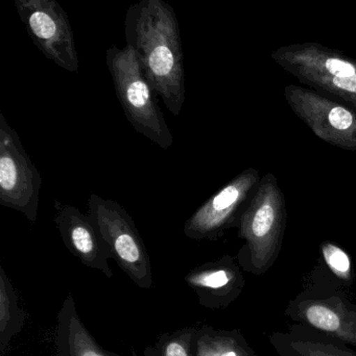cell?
<instances>
[{"instance_id":"1","label":"cell","mask_w":356,"mask_h":356,"mask_svg":"<svg viewBox=\"0 0 356 356\" xmlns=\"http://www.w3.org/2000/svg\"><path fill=\"white\" fill-rule=\"evenodd\" d=\"M125 37L144 75L167 110L179 116L185 102L184 54L179 21L164 0H139L125 13Z\"/></svg>"},{"instance_id":"2","label":"cell","mask_w":356,"mask_h":356,"mask_svg":"<svg viewBox=\"0 0 356 356\" xmlns=\"http://www.w3.org/2000/svg\"><path fill=\"white\" fill-rule=\"evenodd\" d=\"M288 223L286 198L273 173L261 177L238 224V238L245 244L236 261L242 271L267 273L279 257Z\"/></svg>"},{"instance_id":"3","label":"cell","mask_w":356,"mask_h":356,"mask_svg":"<svg viewBox=\"0 0 356 356\" xmlns=\"http://www.w3.org/2000/svg\"><path fill=\"white\" fill-rule=\"evenodd\" d=\"M272 60L303 86L356 108V58L315 42L281 46Z\"/></svg>"},{"instance_id":"4","label":"cell","mask_w":356,"mask_h":356,"mask_svg":"<svg viewBox=\"0 0 356 356\" xmlns=\"http://www.w3.org/2000/svg\"><path fill=\"white\" fill-rule=\"evenodd\" d=\"M106 63L117 98L134 129L163 149L171 147L173 135L133 48L111 46Z\"/></svg>"},{"instance_id":"5","label":"cell","mask_w":356,"mask_h":356,"mask_svg":"<svg viewBox=\"0 0 356 356\" xmlns=\"http://www.w3.org/2000/svg\"><path fill=\"white\" fill-rule=\"evenodd\" d=\"M284 315L356 353V305L340 282H311L288 303Z\"/></svg>"},{"instance_id":"6","label":"cell","mask_w":356,"mask_h":356,"mask_svg":"<svg viewBox=\"0 0 356 356\" xmlns=\"http://www.w3.org/2000/svg\"><path fill=\"white\" fill-rule=\"evenodd\" d=\"M88 215L127 277L140 289L153 286V269L146 244L130 213L112 199L90 194Z\"/></svg>"},{"instance_id":"7","label":"cell","mask_w":356,"mask_h":356,"mask_svg":"<svg viewBox=\"0 0 356 356\" xmlns=\"http://www.w3.org/2000/svg\"><path fill=\"white\" fill-rule=\"evenodd\" d=\"M42 178L18 134L0 114V204L37 221Z\"/></svg>"},{"instance_id":"8","label":"cell","mask_w":356,"mask_h":356,"mask_svg":"<svg viewBox=\"0 0 356 356\" xmlns=\"http://www.w3.org/2000/svg\"><path fill=\"white\" fill-rule=\"evenodd\" d=\"M292 112L322 141L356 152V108L302 86L284 88Z\"/></svg>"},{"instance_id":"9","label":"cell","mask_w":356,"mask_h":356,"mask_svg":"<svg viewBox=\"0 0 356 356\" xmlns=\"http://www.w3.org/2000/svg\"><path fill=\"white\" fill-rule=\"evenodd\" d=\"M27 35L56 66L79 72V56L68 15L56 0H14Z\"/></svg>"},{"instance_id":"10","label":"cell","mask_w":356,"mask_h":356,"mask_svg":"<svg viewBox=\"0 0 356 356\" xmlns=\"http://www.w3.org/2000/svg\"><path fill=\"white\" fill-rule=\"evenodd\" d=\"M261 179L257 169L242 171L188 218L184 234L194 241H217L230 228H238Z\"/></svg>"},{"instance_id":"11","label":"cell","mask_w":356,"mask_h":356,"mask_svg":"<svg viewBox=\"0 0 356 356\" xmlns=\"http://www.w3.org/2000/svg\"><path fill=\"white\" fill-rule=\"evenodd\" d=\"M54 222L66 248L84 266L102 272L111 278L113 271L109 259H113L110 248L96 229L89 215L77 207L56 199Z\"/></svg>"},{"instance_id":"12","label":"cell","mask_w":356,"mask_h":356,"mask_svg":"<svg viewBox=\"0 0 356 356\" xmlns=\"http://www.w3.org/2000/svg\"><path fill=\"white\" fill-rule=\"evenodd\" d=\"M236 257L225 254L207 261L186 274V284L196 293L199 305L209 309H225L238 300L246 280Z\"/></svg>"},{"instance_id":"13","label":"cell","mask_w":356,"mask_h":356,"mask_svg":"<svg viewBox=\"0 0 356 356\" xmlns=\"http://www.w3.org/2000/svg\"><path fill=\"white\" fill-rule=\"evenodd\" d=\"M54 344L59 356H121L98 344L82 321L71 294L59 311Z\"/></svg>"},{"instance_id":"14","label":"cell","mask_w":356,"mask_h":356,"mask_svg":"<svg viewBox=\"0 0 356 356\" xmlns=\"http://www.w3.org/2000/svg\"><path fill=\"white\" fill-rule=\"evenodd\" d=\"M270 342L275 350H284L293 356H356V353L301 324H291L288 332H273Z\"/></svg>"},{"instance_id":"15","label":"cell","mask_w":356,"mask_h":356,"mask_svg":"<svg viewBox=\"0 0 356 356\" xmlns=\"http://www.w3.org/2000/svg\"><path fill=\"white\" fill-rule=\"evenodd\" d=\"M196 356H257L240 330L198 326Z\"/></svg>"},{"instance_id":"16","label":"cell","mask_w":356,"mask_h":356,"mask_svg":"<svg viewBox=\"0 0 356 356\" xmlns=\"http://www.w3.org/2000/svg\"><path fill=\"white\" fill-rule=\"evenodd\" d=\"M26 318L10 277L0 267V356H6L13 338L24 327Z\"/></svg>"},{"instance_id":"17","label":"cell","mask_w":356,"mask_h":356,"mask_svg":"<svg viewBox=\"0 0 356 356\" xmlns=\"http://www.w3.org/2000/svg\"><path fill=\"white\" fill-rule=\"evenodd\" d=\"M196 330L198 326H188L164 332L146 347L144 356H196Z\"/></svg>"},{"instance_id":"18","label":"cell","mask_w":356,"mask_h":356,"mask_svg":"<svg viewBox=\"0 0 356 356\" xmlns=\"http://www.w3.org/2000/svg\"><path fill=\"white\" fill-rule=\"evenodd\" d=\"M322 259L328 270L334 274L343 286H351L355 282L353 261L348 252L334 242H323L320 245Z\"/></svg>"},{"instance_id":"19","label":"cell","mask_w":356,"mask_h":356,"mask_svg":"<svg viewBox=\"0 0 356 356\" xmlns=\"http://www.w3.org/2000/svg\"><path fill=\"white\" fill-rule=\"evenodd\" d=\"M276 351H277V353H278V355H279V356H293V355H291L290 353H286V351H284V350H276Z\"/></svg>"}]
</instances>
